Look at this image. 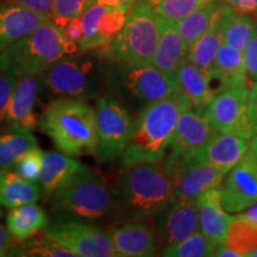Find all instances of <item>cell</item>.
I'll return each instance as SVG.
<instances>
[{"instance_id":"obj_1","label":"cell","mask_w":257,"mask_h":257,"mask_svg":"<svg viewBox=\"0 0 257 257\" xmlns=\"http://www.w3.org/2000/svg\"><path fill=\"white\" fill-rule=\"evenodd\" d=\"M179 174L165 163H140L120 170L112 219L115 224L150 219L172 201Z\"/></svg>"},{"instance_id":"obj_2","label":"cell","mask_w":257,"mask_h":257,"mask_svg":"<svg viewBox=\"0 0 257 257\" xmlns=\"http://www.w3.org/2000/svg\"><path fill=\"white\" fill-rule=\"evenodd\" d=\"M189 108L192 102L181 88L142 108L135 120L130 142L119 156V172L165 159L180 115Z\"/></svg>"},{"instance_id":"obj_3","label":"cell","mask_w":257,"mask_h":257,"mask_svg":"<svg viewBox=\"0 0 257 257\" xmlns=\"http://www.w3.org/2000/svg\"><path fill=\"white\" fill-rule=\"evenodd\" d=\"M38 128L66 155L72 157L96 155V112L86 100L74 98L53 99L42 112Z\"/></svg>"},{"instance_id":"obj_4","label":"cell","mask_w":257,"mask_h":257,"mask_svg":"<svg viewBox=\"0 0 257 257\" xmlns=\"http://www.w3.org/2000/svg\"><path fill=\"white\" fill-rule=\"evenodd\" d=\"M70 54L54 62L38 75L42 99L74 98L89 100L106 86L107 62L100 49Z\"/></svg>"},{"instance_id":"obj_5","label":"cell","mask_w":257,"mask_h":257,"mask_svg":"<svg viewBox=\"0 0 257 257\" xmlns=\"http://www.w3.org/2000/svg\"><path fill=\"white\" fill-rule=\"evenodd\" d=\"M78 50V44L67 40L50 18L0 53V70L16 78L38 76L61 57Z\"/></svg>"},{"instance_id":"obj_6","label":"cell","mask_w":257,"mask_h":257,"mask_svg":"<svg viewBox=\"0 0 257 257\" xmlns=\"http://www.w3.org/2000/svg\"><path fill=\"white\" fill-rule=\"evenodd\" d=\"M106 85L127 107L142 110L180 88L178 76L154 64L107 62Z\"/></svg>"},{"instance_id":"obj_7","label":"cell","mask_w":257,"mask_h":257,"mask_svg":"<svg viewBox=\"0 0 257 257\" xmlns=\"http://www.w3.org/2000/svg\"><path fill=\"white\" fill-rule=\"evenodd\" d=\"M159 15L148 0H141L128 12L119 34L100 48L106 62L153 64L159 43Z\"/></svg>"},{"instance_id":"obj_8","label":"cell","mask_w":257,"mask_h":257,"mask_svg":"<svg viewBox=\"0 0 257 257\" xmlns=\"http://www.w3.org/2000/svg\"><path fill=\"white\" fill-rule=\"evenodd\" d=\"M49 199V208L55 218H70L92 223L113 216L115 188L96 170L70 187Z\"/></svg>"},{"instance_id":"obj_9","label":"cell","mask_w":257,"mask_h":257,"mask_svg":"<svg viewBox=\"0 0 257 257\" xmlns=\"http://www.w3.org/2000/svg\"><path fill=\"white\" fill-rule=\"evenodd\" d=\"M99 162H108L121 155L130 142L135 120L128 107L113 94H105L96 102Z\"/></svg>"},{"instance_id":"obj_10","label":"cell","mask_w":257,"mask_h":257,"mask_svg":"<svg viewBox=\"0 0 257 257\" xmlns=\"http://www.w3.org/2000/svg\"><path fill=\"white\" fill-rule=\"evenodd\" d=\"M43 234L81 257H117L108 231L92 223L70 218H55Z\"/></svg>"},{"instance_id":"obj_11","label":"cell","mask_w":257,"mask_h":257,"mask_svg":"<svg viewBox=\"0 0 257 257\" xmlns=\"http://www.w3.org/2000/svg\"><path fill=\"white\" fill-rule=\"evenodd\" d=\"M249 86L242 85L221 92L212 99L205 115L211 126L221 134L245 138L256 135L249 110Z\"/></svg>"},{"instance_id":"obj_12","label":"cell","mask_w":257,"mask_h":257,"mask_svg":"<svg viewBox=\"0 0 257 257\" xmlns=\"http://www.w3.org/2000/svg\"><path fill=\"white\" fill-rule=\"evenodd\" d=\"M216 134L206 115L189 108L180 115L167 149L168 156L162 162L179 174V169Z\"/></svg>"},{"instance_id":"obj_13","label":"cell","mask_w":257,"mask_h":257,"mask_svg":"<svg viewBox=\"0 0 257 257\" xmlns=\"http://www.w3.org/2000/svg\"><path fill=\"white\" fill-rule=\"evenodd\" d=\"M219 191L229 213H240L257 201V157L251 150L230 170Z\"/></svg>"},{"instance_id":"obj_14","label":"cell","mask_w":257,"mask_h":257,"mask_svg":"<svg viewBox=\"0 0 257 257\" xmlns=\"http://www.w3.org/2000/svg\"><path fill=\"white\" fill-rule=\"evenodd\" d=\"M127 10L95 4L88 6L80 16L83 36L79 43L80 51L100 49L119 34L126 22Z\"/></svg>"},{"instance_id":"obj_15","label":"cell","mask_w":257,"mask_h":257,"mask_svg":"<svg viewBox=\"0 0 257 257\" xmlns=\"http://www.w3.org/2000/svg\"><path fill=\"white\" fill-rule=\"evenodd\" d=\"M153 218L156 236L165 246L181 242L200 229L197 200L172 199Z\"/></svg>"},{"instance_id":"obj_16","label":"cell","mask_w":257,"mask_h":257,"mask_svg":"<svg viewBox=\"0 0 257 257\" xmlns=\"http://www.w3.org/2000/svg\"><path fill=\"white\" fill-rule=\"evenodd\" d=\"M117 257H152L157 251V236L148 219L117 223L107 230Z\"/></svg>"},{"instance_id":"obj_17","label":"cell","mask_w":257,"mask_h":257,"mask_svg":"<svg viewBox=\"0 0 257 257\" xmlns=\"http://www.w3.org/2000/svg\"><path fill=\"white\" fill-rule=\"evenodd\" d=\"M249 150V138L231 134L217 133L185 165L206 163L225 173H229Z\"/></svg>"},{"instance_id":"obj_18","label":"cell","mask_w":257,"mask_h":257,"mask_svg":"<svg viewBox=\"0 0 257 257\" xmlns=\"http://www.w3.org/2000/svg\"><path fill=\"white\" fill-rule=\"evenodd\" d=\"M89 169L72 156L60 153L44 154L40 186L47 198L70 187L88 174Z\"/></svg>"},{"instance_id":"obj_19","label":"cell","mask_w":257,"mask_h":257,"mask_svg":"<svg viewBox=\"0 0 257 257\" xmlns=\"http://www.w3.org/2000/svg\"><path fill=\"white\" fill-rule=\"evenodd\" d=\"M50 18L9 0L0 2V53Z\"/></svg>"},{"instance_id":"obj_20","label":"cell","mask_w":257,"mask_h":257,"mask_svg":"<svg viewBox=\"0 0 257 257\" xmlns=\"http://www.w3.org/2000/svg\"><path fill=\"white\" fill-rule=\"evenodd\" d=\"M226 175L227 173L206 163L185 165L179 170L178 185L173 199L197 200L202 193L219 188Z\"/></svg>"},{"instance_id":"obj_21","label":"cell","mask_w":257,"mask_h":257,"mask_svg":"<svg viewBox=\"0 0 257 257\" xmlns=\"http://www.w3.org/2000/svg\"><path fill=\"white\" fill-rule=\"evenodd\" d=\"M38 96V76L17 78V83L9 108V127L34 131L38 127L35 113Z\"/></svg>"},{"instance_id":"obj_22","label":"cell","mask_w":257,"mask_h":257,"mask_svg":"<svg viewBox=\"0 0 257 257\" xmlns=\"http://www.w3.org/2000/svg\"><path fill=\"white\" fill-rule=\"evenodd\" d=\"M159 22L160 36L153 64L163 72L178 76L180 67L186 60L185 42L176 22L161 16Z\"/></svg>"},{"instance_id":"obj_23","label":"cell","mask_w":257,"mask_h":257,"mask_svg":"<svg viewBox=\"0 0 257 257\" xmlns=\"http://www.w3.org/2000/svg\"><path fill=\"white\" fill-rule=\"evenodd\" d=\"M200 213V231L216 244H224L232 216L220 200L219 188L202 193L197 199Z\"/></svg>"},{"instance_id":"obj_24","label":"cell","mask_w":257,"mask_h":257,"mask_svg":"<svg viewBox=\"0 0 257 257\" xmlns=\"http://www.w3.org/2000/svg\"><path fill=\"white\" fill-rule=\"evenodd\" d=\"M224 3L219 14L214 19L211 28L197 41V43L188 51L186 59L201 69L205 74H210L213 69L218 50L224 43Z\"/></svg>"},{"instance_id":"obj_25","label":"cell","mask_w":257,"mask_h":257,"mask_svg":"<svg viewBox=\"0 0 257 257\" xmlns=\"http://www.w3.org/2000/svg\"><path fill=\"white\" fill-rule=\"evenodd\" d=\"M49 223L48 217L40 205L36 202L10 208L6 224L16 242H21L35 237L43 231Z\"/></svg>"},{"instance_id":"obj_26","label":"cell","mask_w":257,"mask_h":257,"mask_svg":"<svg viewBox=\"0 0 257 257\" xmlns=\"http://www.w3.org/2000/svg\"><path fill=\"white\" fill-rule=\"evenodd\" d=\"M41 199V187L37 182L22 178L18 173L0 168V204L12 208L37 202Z\"/></svg>"},{"instance_id":"obj_27","label":"cell","mask_w":257,"mask_h":257,"mask_svg":"<svg viewBox=\"0 0 257 257\" xmlns=\"http://www.w3.org/2000/svg\"><path fill=\"white\" fill-rule=\"evenodd\" d=\"M180 88L188 95L193 110L205 114L208 104L214 98L207 75L186 59L178 72Z\"/></svg>"},{"instance_id":"obj_28","label":"cell","mask_w":257,"mask_h":257,"mask_svg":"<svg viewBox=\"0 0 257 257\" xmlns=\"http://www.w3.org/2000/svg\"><path fill=\"white\" fill-rule=\"evenodd\" d=\"M221 5L223 3L219 0H211L210 3H207L206 5L194 11L186 18L176 22L182 40L185 42L186 56L199 38L213 24L214 19L219 14Z\"/></svg>"},{"instance_id":"obj_29","label":"cell","mask_w":257,"mask_h":257,"mask_svg":"<svg viewBox=\"0 0 257 257\" xmlns=\"http://www.w3.org/2000/svg\"><path fill=\"white\" fill-rule=\"evenodd\" d=\"M37 147L31 131L9 127V131L0 134V168H15L24 154Z\"/></svg>"},{"instance_id":"obj_30","label":"cell","mask_w":257,"mask_h":257,"mask_svg":"<svg viewBox=\"0 0 257 257\" xmlns=\"http://www.w3.org/2000/svg\"><path fill=\"white\" fill-rule=\"evenodd\" d=\"M224 43L242 51L246 49L255 34L257 25L246 14L234 11L227 4H224Z\"/></svg>"},{"instance_id":"obj_31","label":"cell","mask_w":257,"mask_h":257,"mask_svg":"<svg viewBox=\"0 0 257 257\" xmlns=\"http://www.w3.org/2000/svg\"><path fill=\"white\" fill-rule=\"evenodd\" d=\"M224 244L242 257H249L257 249V221L242 214L232 216Z\"/></svg>"},{"instance_id":"obj_32","label":"cell","mask_w":257,"mask_h":257,"mask_svg":"<svg viewBox=\"0 0 257 257\" xmlns=\"http://www.w3.org/2000/svg\"><path fill=\"white\" fill-rule=\"evenodd\" d=\"M8 256H30V257H78L72 250L64 248L54 240L43 236L14 243L9 250Z\"/></svg>"},{"instance_id":"obj_33","label":"cell","mask_w":257,"mask_h":257,"mask_svg":"<svg viewBox=\"0 0 257 257\" xmlns=\"http://www.w3.org/2000/svg\"><path fill=\"white\" fill-rule=\"evenodd\" d=\"M218 244L207 238L201 231H197L181 240L165 246L162 256L168 257H205L212 256Z\"/></svg>"},{"instance_id":"obj_34","label":"cell","mask_w":257,"mask_h":257,"mask_svg":"<svg viewBox=\"0 0 257 257\" xmlns=\"http://www.w3.org/2000/svg\"><path fill=\"white\" fill-rule=\"evenodd\" d=\"M161 17L179 22L205 6L211 0H148Z\"/></svg>"},{"instance_id":"obj_35","label":"cell","mask_w":257,"mask_h":257,"mask_svg":"<svg viewBox=\"0 0 257 257\" xmlns=\"http://www.w3.org/2000/svg\"><path fill=\"white\" fill-rule=\"evenodd\" d=\"M44 152H42L40 148H34L29 150L27 154H24L21 157L16 165V170L22 178L29 180V181L37 182L40 181V175L43 167Z\"/></svg>"},{"instance_id":"obj_36","label":"cell","mask_w":257,"mask_h":257,"mask_svg":"<svg viewBox=\"0 0 257 257\" xmlns=\"http://www.w3.org/2000/svg\"><path fill=\"white\" fill-rule=\"evenodd\" d=\"M88 0H55L51 21L60 29L69 19L80 17L86 10Z\"/></svg>"},{"instance_id":"obj_37","label":"cell","mask_w":257,"mask_h":257,"mask_svg":"<svg viewBox=\"0 0 257 257\" xmlns=\"http://www.w3.org/2000/svg\"><path fill=\"white\" fill-rule=\"evenodd\" d=\"M16 83L17 78L15 75L0 70V128L9 126V108Z\"/></svg>"},{"instance_id":"obj_38","label":"cell","mask_w":257,"mask_h":257,"mask_svg":"<svg viewBox=\"0 0 257 257\" xmlns=\"http://www.w3.org/2000/svg\"><path fill=\"white\" fill-rule=\"evenodd\" d=\"M243 55L246 76H248L250 85H252L253 82L257 81V27L249 46L244 50Z\"/></svg>"},{"instance_id":"obj_39","label":"cell","mask_w":257,"mask_h":257,"mask_svg":"<svg viewBox=\"0 0 257 257\" xmlns=\"http://www.w3.org/2000/svg\"><path fill=\"white\" fill-rule=\"evenodd\" d=\"M61 31H62L63 36L66 37L67 40L72 42V43L78 44L79 47L80 41L82 40L83 36V30L81 22H80V17L69 19V21L61 28Z\"/></svg>"},{"instance_id":"obj_40","label":"cell","mask_w":257,"mask_h":257,"mask_svg":"<svg viewBox=\"0 0 257 257\" xmlns=\"http://www.w3.org/2000/svg\"><path fill=\"white\" fill-rule=\"evenodd\" d=\"M9 2L35 10V11L41 12V14L49 15L50 17L51 14H53L54 4H55V0H9Z\"/></svg>"},{"instance_id":"obj_41","label":"cell","mask_w":257,"mask_h":257,"mask_svg":"<svg viewBox=\"0 0 257 257\" xmlns=\"http://www.w3.org/2000/svg\"><path fill=\"white\" fill-rule=\"evenodd\" d=\"M224 3L240 14L257 12V0H224Z\"/></svg>"},{"instance_id":"obj_42","label":"cell","mask_w":257,"mask_h":257,"mask_svg":"<svg viewBox=\"0 0 257 257\" xmlns=\"http://www.w3.org/2000/svg\"><path fill=\"white\" fill-rule=\"evenodd\" d=\"M95 4L113 6V8H120L130 11V10L137 4V0H88L86 9H87L88 6Z\"/></svg>"},{"instance_id":"obj_43","label":"cell","mask_w":257,"mask_h":257,"mask_svg":"<svg viewBox=\"0 0 257 257\" xmlns=\"http://www.w3.org/2000/svg\"><path fill=\"white\" fill-rule=\"evenodd\" d=\"M15 238L9 229L0 225V256H8L9 250L14 245Z\"/></svg>"},{"instance_id":"obj_44","label":"cell","mask_w":257,"mask_h":257,"mask_svg":"<svg viewBox=\"0 0 257 257\" xmlns=\"http://www.w3.org/2000/svg\"><path fill=\"white\" fill-rule=\"evenodd\" d=\"M249 110L257 135V81L253 82L249 89Z\"/></svg>"},{"instance_id":"obj_45","label":"cell","mask_w":257,"mask_h":257,"mask_svg":"<svg viewBox=\"0 0 257 257\" xmlns=\"http://www.w3.org/2000/svg\"><path fill=\"white\" fill-rule=\"evenodd\" d=\"M212 256H217V257H242L238 252L234 251V250L229 248L227 245H225V244H218V245L216 246V249H214L213 253H212Z\"/></svg>"},{"instance_id":"obj_46","label":"cell","mask_w":257,"mask_h":257,"mask_svg":"<svg viewBox=\"0 0 257 257\" xmlns=\"http://www.w3.org/2000/svg\"><path fill=\"white\" fill-rule=\"evenodd\" d=\"M250 150H251L257 157V135H255L252 138H250Z\"/></svg>"},{"instance_id":"obj_47","label":"cell","mask_w":257,"mask_h":257,"mask_svg":"<svg viewBox=\"0 0 257 257\" xmlns=\"http://www.w3.org/2000/svg\"><path fill=\"white\" fill-rule=\"evenodd\" d=\"M250 257H257V249L251 253V255H250Z\"/></svg>"},{"instance_id":"obj_48","label":"cell","mask_w":257,"mask_h":257,"mask_svg":"<svg viewBox=\"0 0 257 257\" xmlns=\"http://www.w3.org/2000/svg\"><path fill=\"white\" fill-rule=\"evenodd\" d=\"M0 206H2V204H0ZM2 216H3V210L2 207H0V218H2Z\"/></svg>"}]
</instances>
